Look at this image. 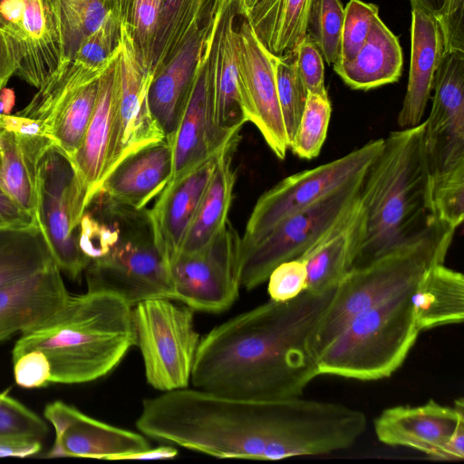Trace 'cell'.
Wrapping results in <instances>:
<instances>
[{"label": "cell", "instance_id": "cell-27", "mask_svg": "<svg viewBox=\"0 0 464 464\" xmlns=\"http://www.w3.org/2000/svg\"><path fill=\"white\" fill-rule=\"evenodd\" d=\"M115 60L100 77L93 113L82 144L70 160L87 191V205L105 176L115 111Z\"/></svg>", "mask_w": 464, "mask_h": 464}, {"label": "cell", "instance_id": "cell-50", "mask_svg": "<svg viewBox=\"0 0 464 464\" xmlns=\"http://www.w3.org/2000/svg\"><path fill=\"white\" fill-rule=\"evenodd\" d=\"M84 1L85 0H58L64 42L72 29L76 14Z\"/></svg>", "mask_w": 464, "mask_h": 464}, {"label": "cell", "instance_id": "cell-17", "mask_svg": "<svg viewBox=\"0 0 464 464\" xmlns=\"http://www.w3.org/2000/svg\"><path fill=\"white\" fill-rule=\"evenodd\" d=\"M237 15L236 0H220L204 48L213 120L229 136L247 122L238 91Z\"/></svg>", "mask_w": 464, "mask_h": 464}, {"label": "cell", "instance_id": "cell-35", "mask_svg": "<svg viewBox=\"0 0 464 464\" xmlns=\"http://www.w3.org/2000/svg\"><path fill=\"white\" fill-rule=\"evenodd\" d=\"M55 263L37 224L0 227V287Z\"/></svg>", "mask_w": 464, "mask_h": 464}, {"label": "cell", "instance_id": "cell-8", "mask_svg": "<svg viewBox=\"0 0 464 464\" xmlns=\"http://www.w3.org/2000/svg\"><path fill=\"white\" fill-rule=\"evenodd\" d=\"M86 206L87 191L70 160L51 146L36 167L34 217L56 266L73 280L91 262L79 241Z\"/></svg>", "mask_w": 464, "mask_h": 464}, {"label": "cell", "instance_id": "cell-46", "mask_svg": "<svg viewBox=\"0 0 464 464\" xmlns=\"http://www.w3.org/2000/svg\"><path fill=\"white\" fill-rule=\"evenodd\" d=\"M295 64L308 92L328 96L324 84V59L307 34L293 50Z\"/></svg>", "mask_w": 464, "mask_h": 464}, {"label": "cell", "instance_id": "cell-10", "mask_svg": "<svg viewBox=\"0 0 464 464\" xmlns=\"http://www.w3.org/2000/svg\"><path fill=\"white\" fill-rule=\"evenodd\" d=\"M364 173L285 217L260 241L243 252L241 286L254 289L266 281L279 264L298 258L314 246L356 206Z\"/></svg>", "mask_w": 464, "mask_h": 464}, {"label": "cell", "instance_id": "cell-56", "mask_svg": "<svg viewBox=\"0 0 464 464\" xmlns=\"http://www.w3.org/2000/svg\"><path fill=\"white\" fill-rule=\"evenodd\" d=\"M0 134H1V127H0ZM2 164V147H1V140H0V167Z\"/></svg>", "mask_w": 464, "mask_h": 464}, {"label": "cell", "instance_id": "cell-41", "mask_svg": "<svg viewBox=\"0 0 464 464\" xmlns=\"http://www.w3.org/2000/svg\"><path fill=\"white\" fill-rule=\"evenodd\" d=\"M432 214L457 228L464 219V164L430 179Z\"/></svg>", "mask_w": 464, "mask_h": 464}, {"label": "cell", "instance_id": "cell-23", "mask_svg": "<svg viewBox=\"0 0 464 464\" xmlns=\"http://www.w3.org/2000/svg\"><path fill=\"white\" fill-rule=\"evenodd\" d=\"M70 295L55 263L0 287V342L53 317Z\"/></svg>", "mask_w": 464, "mask_h": 464}, {"label": "cell", "instance_id": "cell-39", "mask_svg": "<svg viewBox=\"0 0 464 464\" xmlns=\"http://www.w3.org/2000/svg\"><path fill=\"white\" fill-rule=\"evenodd\" d=\"M331 114L328 96L308 92L296 134L289 148L295 156L312 160L319 155L327 136Z\"/></svg>", "mask_w": 464, "mask_h": 464}, {"label": "cell", "instance_id": "cell-53", "mask_svg": "<svg viewBox=\"0 0 464 464\" xmlns=\"http://www.w3.org/2000/svg\"><path fill=\"white\" fill-rule=\"evenodd\" d=\"M14 100V93L12 90L4 88L0 92V115L10 114Z\"/></svg>", "mask_w": 464, "mask_h": 464}, {"label": "cell", "instance_id": "cell-26", "mask_svg": "<svg viewBox=\"0 0 464 464\" xmlns=\"http://www.w3.org/2000/svg\"><path fill=\"white\" fill-rule=\"evenodd\" d=\"M212 24L189 38L154 75L150 83V111L167 139L173 135L178 125Z\"/></svg>", "mask_w": 464, "mask_h": 464}, {"label": "cell", "instance_id": "cell-3", "mask_svg": "<svg viewBox=\"0 0 464 464\" xmlns=\"http://www.w3.org/2000/svg\"><path fill=\"white\" fill-rule=\"evenodd\" d=\"M425 122L392 131L368 167L360 193L362 226L350 270L418 241L437 218L430 203Z\"/></svg>", "mask_w": 464, "mask_h": 464}, {"label": "cell", "instance_id": "cell-47", "mask_svg": "<svg viewBox=\"0 0 464 464\" xmlns=\"http://www.w3.org/2000/svg\"><path fill=\"white\" fill-rule=\"evenodd\" d=\"M13 364L14 381L20 387L43 388L52 383L48 361L38 350L14 353Z\"/></svg>", "mask_w": 464, "mask_h": 464}, {"label": "cell", "instance_id": "cell-18", "mask_svg": "<svg viewBox=\"0 0 464 464\" xmlns=\"http://www.w3.org/2000/svg\"><path fill=\"white\" fill-rule=\"evenodd\" d=\"M44 416L54 430L49 458L122 459L150 448L143 435L95 420L62 401L48 403Z\"/></svg>", "mask_w": 464, "mask_h": 464}, {"label": "cell", "instance_id": "cell-15", "mask_svg": "<svg viewBox=\"0 0 464 464\" xmlns=\"http://www.w3.org/2000/svg\"><path fill=\"white\" fill-rule=\"evenodd\" d=\"M237 52L238 91L246 121L257 128L273 153L285 160L289 143L277 96V56L263 44L246 18L237 29Z\"/></svg>", "mask_w": 464, "mask_h": 464}, {"label": "cell", "instance_id": "cell-54", "mask_svg": "<svg viewBox=\"0 0 464 464\" xmlns=\"http://www.w3.org/2000/svg\"><path fill=\"white\" fill-rule=\"evenodd\" d=\"M259 0H236L238 15L246 17Z\"/></svg>", "mask_w": 464, "mask_h": 464}, {"label": "cell", "instance_id": "cell-38", "mask_svg": "<svg viewBox=\"0 0 464 464\" xmlns=\"http://www.w3.org/2000/svg\"><path fill=\"white\" fill-rule=\"evenodd\" d=\"M276 80L279 105L290 148L308 94L298 73L293 51L276 57Z\"/></svg>", "mask_w": 464, "mask_h": 464}, {"label": "cell", "instance_id": "cell-33", "mask_svg": "<svg viewBox=\"0 0 464 464\" xmlns=\"http://www.w3.org/2000/svg\"><path fill=\"white\" fill-rule=\"evenodd\" d=\"M313 0H259L243 18L275 55L293 51L306 34Z\"/></svg>", "mask_w": 464, "mask_h": 464}, {"label": "cell", "instance_id": "cell-5", "mask_svg": "<svg viewBox=\"0 0 464 464\" xmlns=\"http://www.w3.org/2000/svg\"><path fill=\"white\" fill-rule=\"evenodd\" d=\"M456 229L436 218L412 245L349 271L311 334L309 349L316 362L353 318L411 289L428 268L443 264Z\"/></svg>", "mask_w": 464, "mask_h": 464}, {"label": "cell", "instance_id": "cell-7", "mask_svg": "<svg viewBox=\"0 0 464 464\" xmlns=\"http://www.w3.org/2000/svg\"><path fill=\"white\" fill-rule=\"evenodd\" d=\"M88 290L103 291L130 305L153 298L175 300L169 271L154 239L150 209L121 204L120 234L85 269Z\"/></svg>", "mask_w": 464, "mask_h": 464}, {"label": "cell", "instance_id": "cell-34", "mask_svg": "<svg viewBox=\"0 0 464 464\" xmlns=\"http://www.w3.org/2000/svg\"><path fill=\"white\" fill-rule=\"evenodd\" d=\"M0 140V188L21 208L34 216L36 167L47 146L40 139L20 137L3 127Z\"/></svg>", "mask_w": 464, "mask_h": 464}, {"label": "cell", "instance_id": "cell-12", "mask_svg": "<svg viewBox=\"0 0 464 464\" xmlns=\"http://www.w3.org/2000/svg\"><path fill=\"white\" fill-rule=\"evenodd\" d=\"M383 139L368 141L348 154L288 176L257 199L241 237V254L279 221L362 175L380 152Z\"/></svg>", "mask_w": 464, "mask_h": 464}, {"label": "cell", "instance_id": "cell-32", "mask_svg": "<svg viewBox=\"0 0 464 464\" xmlns=\"http://www.w3.org/2000/svg\"><path fill=\"white\" fill-rule=\"evenodd\" d=\"M220 0H160L151 72L155 75L193 35L211 24Z\"/></svg>", "mask_w": 464, "mask_h": 464}, {"label": "cell", "instance_id": "cell-49", "mask_svg": "<svg viewBox=\"0 0 464 464\" xmlns=\"http://www.w3.org/2000/svg\"><path fill=\"white\" fill-rule=\"evenodd\" d=\"M17 67V58L12 41L5 32L0 29V92L15 74Z\"/></svg>", "mask_w": 464, "mask_h": 464}, {"label": "cell", "instance_id": "cell-9", "mask_svg": "<svg viewBox=\"0 0 464 464\" xmlns=\"http://www.w3.org/2000/svg\"><path fill=\"white\" fill-rule=\"evenodd\" d=\"M172 301L153 298L133 306L136 345L146 380L162 392L188 387L200 342L194 310Z\"/></svg>", "mask_w": 464, "mask_h": 464}, {"label": "cell", "instance_id": "cell-31", "mask_svg": "<svg viewBox=\"0 0 464 464\" xmlns=\"http://www.w3.org/2000/svg\"><path fill=\"white\" fill-rule=\"evenodd\" d=\"M238 141L229 144L218 160L179 255L191 254L206 246L228 221L237 179L233 156Z\"/></svg>", "mask_w": 464, "mask_h": 464}, {"label": "cell", "instance_id": "cell-45", "mask_svg": "<svg viewBox=\"0 0 464 464\" xmlns=\"http://www.w3.org/2000/svg\"><path fill=\"white\" fill-rule=\"evenodd\" d=\"M267 280L271 300H291L306 290L305 265L300 258L283 262L272 270Z\"/></svg>", "mask_w": 464, "mask_h": 464}, {"label": "cell", "instance_id": "cell-20", "mask_svg": "<svg viewBox=\"0 0 464 464\" xmlns=\"http://www.w3.org/2000/svg\"><path fill=\"white\" fill-rule=\"evenodd\" d=\"M20 25L5 29L10 37L18 67L15 74L40 88L68 59L58 0H24Z\"/></svg>", "mask_w": 464, "mask_h": 464}, {"label": "cell", "instance_id": "cell-51", "mask_svg": "<svg viewBox=\"0 0 464 464\" xmlns=\"http://www.w3.org/2000/svg\"><path fill=\"white\" fill-rule=\"evenodd\" d=\"M42 443L0 444V458H25L33 456L41 450Z\"/></svg>", "mask_w": 464, "mask_h": 464}, {"label": "cell", "instance_id": "cell-1", "mask_svg": "<svg viewBox=\"0 0 464 464\" xmlns=\"http://www.w3.org/2000/svg\"><path fill=\"white\" fill-rule=\"evenodd\" d=\"M141 434L218 459L276 460L347 449L353 423L346 405L294 397L260 401L179 389L145 399Z\"/></svg>", "mask_w": 464, "mask_h": 464}, {"label": "cell", "instance_id": "cell-13", "mask_svg": "<svg viewBox=\"0 0 464 464\" xmlns=\"http://www.w3.org/2000/svg\"><path fill=\"white\" fill-rule=\"evenodd\" d=\"M241 237L227 221L200 250L179 255L169 266L176 301L193 310L221 313L238 297Z\"/></svg>", "mask_w": 464, "mask_h": 464}, {"label": "cell", "instance_id": "cell-43", "mask_svg": "<svg viewBox=\"0 0 464 464\" xmlns=\"http://www.w3.org/2000/svg\"><path fill=\"white\" fill-rule=\"evenodd\" d=\"M439 24L444 38L445 53L464 52V0H410Z\"/></svg>", "mask_w": 464, "mask_h": 464}, {"label": "cell", "instance_id": "cell-58", "mask_svg": "<svg viewBox=\"0 0 464 464\" xmlns=\"http://www.w3.org/2000/svg\"><path fill=\"white\" fill-rule=\"evenodd\" d=\"M1 116V115H0Z\"/></svg>", "mask_w": 464, "mask_h": 464}, {"label": "cell", "instance_id": "cell-48", "mask_svg": "<svg viewBox=\"0 0 464 464\" xmlns=\"http://www.w3.org/2000/svg\"><path fill=\"white\" fill-rule=\"evenodd\" d=\"M34 224V216L21 208L0 188V227H24Z\"/></svg>", "mask_w": 464, "mask_h": 464}, {"label": "cell", "instance_id": "cell-57", "mask_svg": "<svg viewBox=\"0 0 464 464\" xmlns=\"http://www.w3.org/2000/svg\"><path fill=\"white\" fill-rule=\"evenodd\" d=\"M4 0H0V4L3 2Z\"/></svg>", "mask_w": 464, "mask_h": 464}, {"label": "cell", "instance_id": "cell-25", "mask_svg": "<svg viewBox=\"0 0 464 464\" xmlns=\"http://www.w3.org/2000/svg\"><path fill=\"white\" fill-rule=\"evenodd\" d=\"M444 53V38L438 22L420 8L411 7L409 80L397 119L402 129L420 123Z\"/></svg>", "mask_w": 464, "mask_h": 464}, {"label": "cell", "instance_id": "cell-19", "mask_svg": "<svg viewBox=\"0 0 464 464\" xmlns=\"http://www.w3.org/2000/svg\"><path fill=\"white\" fill-rule=\"evenodd\" d=\"M463 420V399L455 401L453 406L430 400L419 406L385 409L373 426L376 437L386 445L410 448L432 459L450 460V440Z\"/></svg>", "mask_w": 464, "mask_h": 464}, {"label": "cell", "instance_id": "cell-44", "mask_svg": "<svg viewBox=\"0 0 464 464\" xmlns=\"http://www.w3.org/2000/svg\"><path fill=\"white\" fill-rule=\"evenodd\" d=\"M119 27L111 9L102 25L81 42L72 58L91 67L106 64L116 53Z\"/></svg>", "mask_w": 464, "mask_h": 464}, {"label": "cell", "instance_id": "cell-22", "mask_svg": "<svg viewBox=\"0 0 464 464\" xmlns=\"http://www.w3.org/2000/svg\"><path fill=\"white\" fill-rule=\"evenodd\" d=\"M238 137L239 134L229 136L215 125L203 51L178 125L173 135L169 138L173 150V171L169 181Z\"/></svg>", "mask_w": 464, "mask_h": 464}, {"label": "cell", "instance_id": "cell-29", "mask_svg": "<svg viewBox=\"0 0 464 464\" xmlns=\"http://www.w3.org/2000/svg\"><path fill=\"white\" fill-rule=\"evenodd\" d=\"M402 65L399 40L379 17L355 57L334 64L333 69L351 89L368 91L396 82L401 75Z\"/></svg>", "mask_w": 464, "mask_h": 464}, {"label": "cell", "instance_id": "cell-40", "mask_svg": "<svg viewBox=\"0 0 464 464\" xmlns=\"http://www.w3.org/2000/svg\"><path fill=\"white\" fill-rule=\"evenodd\" d=\"M46 423L5 392H0V444L42 443Z\"/></svg>", "mask_w": 464, "mask_h": 464}, {"label": "cell", "instance_id": "cell-14", "mask_svg": "<svg viewBox=\"0 0 464 464\" xmlns=\"http://www.w3.org/2000/svg\"><path fill=\"white\" fill-rule=\"evenodd\" d=\"M117 49L115 111L104 178L130 153L166 138L149 104V90L154 75L140 63L133 41L121 24Z\"/></svg>", "mask_w": 464, "mask_h": 464}, {"label": "cell", "instance_id": "cell-36", "mask_svg": "<svg viewBox=\"0 0 464 464\" xmlns=\"http://www.w3.org/2000/svg\"><path fill=\"white\" fill-rule=\"evenodd\" d=\"M119 24L133 41L142 65L151 72L152 53L160 0H110Z\"/></svg>", "mask_w": 464, "mask_h": 464}, {"label": "cell", "instance_id": "cell-2", "mask_svg": "<svg viewBox=\"0 0 464 464\" xmlns=\"http://www.w3.org/2000/svg\"><path fill=\"white\" fill-rule=\"evenodd\" d=\"M334 290L270 299L213 328L200 339L193 387L248 400L301 396L320 375L309 340Z\"/></svg>", "mask_w": 464, "mask_h": 464}, {"label": "cell", "instance_id": "cell-6", "mask_svg": "<svg viewBox=\"0 0 464 464\" xmlns=\"http://www.w3.org/2000/svg\"><path fill=\"white\" fill-rule=\"evenodd\" d=\"M413 287L353 318L318 357L320 374L360 381L391 376L420 332L410 300Z\"/></svg>", "mask_w": 464, "mask_h": 464}, {"label": "cell", "instance_id": "cell-42", "mask_svg": "<svg viewBox=\"0 0 464 464\" xmlns=\"http://www.w3.org/2000/svg\"><path fill=\"white\" fill-rule=\"evenodd\" d=\"M379 17L376 5L362 0L348 2L344 7L340 59L336 63H343L355 57Z\"/></svg>", "mask_w": 464, "mask_h": 464}, {"label": "cell", "instance_id": "cell-37", "mask_svg": "<svg viewBox=\"0 0 464 464\" xmlns=\"http://www.w3.org/2000/svg\"><path fill=\"white\" fill-rule=\"evenodd\" d=\"M344 7L341 0H313L306 34L329 65L338 63L341 53Z\"/></svg>", "mask_w": 464, "mask_h": 464}, {"label": "cell", "instance_id": "cell-24", "mask_svg": "<svg viewBox=\"0 0 464 464\" xmlns=\"http://www.w3.org/2000/svg\"><path fill=\"white\" fill-rule=\"evenodd\" d=\"M172 171V144L165 138L121 160L106 175L98 191L119 204L142 209L168 185Z\"/></svg>", "mask_w": 464, "mask_h": 464}, {"label": "cell", "instance_id": "cell-16", "mask_svg": "<svg viewBox=\"0 0 464 464\" xmlns=\"http://www.w3.org/2000/svg\"><path fill=\"white\" fill-rule=\"evenodd\" d=\"M423 150L430 179L464 164V52H446L436 72Z\"/></svg>", "mask_w": 464, "mask_h": 464}, {"label": "cell", "instance_id": "cell-21", "mask_svg": "<svg viewBox=\"0 0 464 464\" xmlns=\"http://www.w3.org/2000/svg\"><path fill=\"white\" fill-rule=\"evenodd\" d=\"M210 155L197 166L169 181L160 192L150 217L156 246L168 268L181 252L188 231L214 169L225 150Z\"/></svg>", "mask_w": 464, "mask_h": 464}, {"label": "cell", "instance_id": "cell-28", "mask_svg": "<svg viewBox=\"0 0 464 464\" xmlns=\"http://www.w3.org/2000/svg\"><path fill=\"white\" fill-rule=\"evenodd\" d=\"M362 209L356 206L314 246L301 256L306 268V290L321 293L335 288L349 272L360 239Z\"/></svg>", "mask_w": 464, "mask_h": 464}, {"label": "cell", "instance_id": "cell-11", "mask_svg": "<svg viewBox=\"0 0 464 464\" xmlns=\"http://www.w3.org/2000/svg\"><path fill=\"white\" fill-rule=\"evenodd\" d=\"M91 67L66 59L16 114L40 122L44 133L70 160L82 144L96 104L99 80L116 58Z\"/></svg>", "mask_w": 464, "mask_h": 464}, {"label": "cell", "instance_id": "cell-4", "mask_svg": "<svg viewBox=\"0 0 464 464\" xmlns=\"http://www.w3.org/2000/svg\"><path fill=\"white\" fill-rule=\"evenodd\" d=\"M133 345V306L113 294L87 290L21 334L12 354L38 350L48 361L52 383L77 384L109 374Z\"/></svg>", "mask_w": 464, "mask_h": 464}, {"label": "cell", "instance_id": "cell-52", "mask_svg": "<svg viewBox=\"0 0 464 464\" xmlns=\"http://www.w3.org/2000/svg\"><path fill=\"white\" fill-rule=\"evenodd\" d=\"M178 453V450L174 446L165 444L125 456L122 459H169L175 458Z\"/></svg>", "mask_w": 464, "mask_h": 464}, {"label": "cell", "instance_id": "cell-55", "mask_svg": "<svg viewBox=\"0 0 464 464\" xmlns=\"http://www.w3.org/2000/svg\"><path fill=\"white\" fill-rule=\"evenodd\" d=\"M6 26V23L5 19L3 18L2 14H0V29L5 30Z\"/></svg>", "mask_w": 464, "mask_h": 464}, {"label": "cell", "instance_id": "cell-30", "mask_svg": "<svg viewBox=\"0 0 464 464\" xmlns=\"http://www.w3.org/2000/svg\"><path fill=\"white\" fill-rule=\"evenodd\" d=\"M414 322L420 331L464 319V276L443 264L428 268L411 294Z\"/></svg>", "mask_w": 464, "mask_h": 464}]
</instances>
